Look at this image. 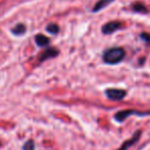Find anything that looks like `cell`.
Here are the masks:
<instances>
[{
  "mask_svg": "<svg viewBox=\"0 0 150 150\" xmlns=\"http://www.w3.org/2000/svg\"><path fill=\"white\" fill-rule=\"evenodd\" d=\"M126 57V50L120 46L107 48L102 53V60L105 64L115 65L122 62Z\"/></svg>",
  "mask_w": 150,
  "mask_h": 150,
  "instance_id": "6da1fadb",
  "label": "cell"
},
{
  "mask_svg": "<svg viewBox=\"0 0 150 150\" xmlns=\"http://www.w3.org/2000/svg\"><path fill=\"white\" fill-rule=\"evenodd\" d=\"M131 115H137V117H147L150 115V110L148 111H140L136 109H126V110H119L115 113L113 119L117 122H124Z\"/></svg>",
  "mask_w": 150,
  "mask_h": 150,
  "instance_id": "7a4b0ae2",
  "label": "cell"
},
{
  "mask_svg": "<svg viewBox=\"0 0 150 150\" xmlns=\"http://www.w3.org/2000/svg\"><path fill=\"white\" fill-rule=\"evenodd\" d=\"M105 96L111 101H122L126 98L127 91L119 88H108L104 91Z\"/></svg>",
  "mask_w": 150,
  "mask_h": 150,
  "instance_id": "3957f363",
  "label": "cell"
},
{
  "mask_svg": "<svg viewBox=\"0 0 150 150\" xmlns=\"http://www.w3.org/2000/svg\"><path fill=\"white\" fill-rule=\"evenodd\" d=\"M122 28V24L119 21H111L106 24H104L101 28V33L103 35H110L115 33L117 31L120 30Z\"/></svg>",
  "mask_w": 150,
  "mask_h": 150,
  "instance_id": "277c9868",
  "label": "cell"
},
{
  "mask_svg": "<svg viewBox=\"0 0 150 150\" xmlns=\"http://www.w3.org/2000/svg\"><path fill=\"white\" fill-rule=\"evenodd\" d=\"M59 54V50L55 47H47L38 57L39 62H44L45 60L50 59V58H54Z\"/></svg>",
  "mask_w": 150,
  "mask_h": 150,
  "instance_id": "5b68a950",
  "label": "cell"
},
{
  "mask_svg": "<svg viewBox=\"0 0 150 150\" xmlns=\"http://www.w3.org/2000/svg\"><path fill=\"white\" fill-rule=\"evenodd\" d=\"M141 135H142V131L141 130L136 131V132L134 133V135L132 136V138H130L129 140L125 141V142L122 143V146H120V148H117V150H128L129 148H131L133 145H135L139 140H140Z\"/></svg>",
  "mask_w": 150,
  "mask_h": 150,
  "instance_id": "8992f818",
  "label": "cell"
},
{
  "mask_svg": "<svg viewBox=\"0 0 150 150\" xmlns=\"http://www.w3.org/2000/svg\"><path fill=\"white\" fill-rule=\"evenodd\" d=\"M131 10L133 12H136V13H142V14L143 13L147 14L149 12L147 6L144 3H142V2H134L132 4V6H131Z\"/></svg>",
  "mask_w": 150,
  "mask_h": 150,
  "instance_id": "52a82bcc",
  "label": "cell"
},
{
  "mask_svg": "<svg viewBox=\"0 0 150 150\" xmlns=\"http://www.w3.org/2000/svg\"><path fill=\"white\" fill-rule=\"evenodd\" d=\"M35 42L39 47H47L50 43V40L43 34H38L35 36Z\"/></svg>",
  "mask_w": 150,
  "mask_h": 150,
  "instance_id": "ba28073f",
  "label": "cell"
},
{
  "mask_svg": "<svg viewBox=\"0 0 150 150\" xmlns=\"http://www.w3.org/2000/svg\"><path fill=\"white\" fill-rule=\"evenodd\" d=\"M112 2H115V0H99L96 4L92 7V12H99L100 10H102L103 8H105L106 6H108L109 4H111Z\"/></svg>",
  "mask_w": 150,
  "mask_h": 150,
  "instance_id": "9c48e42d",
  "label": "cell"
},
{
  "mask_svg": "<svg viewBox=\"0 0 150 150\" xmlns=\"http://www.w3.org/2000/svg\"><path fill=\"white\" fill-rule=\"evenodd\" d=\"M27 31V27L25 24H22V23H20V24L16 25L14 28L11 29V33L13 34V35H16V36H20V35H23V34H25Z\"/></svg>",
  "mask_w": 150,
  "mask_h": 150,
  "instance_id": "30bf717a",
  "label": "cell"
},
{
  "mask_svg": "<svg viewBox=\"0 0 150 150\" xmlns=\"http://www.w3.org/2000/svg\"><path fill=\"white\" fill-rule=\"evenodd\" d=\"M46 31H47L49 34L56 35V34L59 33L60 29H59V27H58L57 24H54V23H52V24H49L47 27H46Z\"/></svg>",
  "mask_w": 150,
  "mask_h": 150,
  "instance_id": "8fae6325",
  "label": "cell"
},
{
  "mask_svg": "<svg viewBox=\"0 0 150 150\" xmlns=\"http://www.w3.org/2000/svg\"><path fill=\"white\" fill-rule=\"evenodd\" d=\"M139 37H140V39L142 40L145 44L150 46V34L149 33H147V32H141Z\"/></svg>",
  "mask_w": 150,
  "mask_h": 150,
  "instance_id": "7c38bea8",
  "label": "cell"
},
{
  "mask_svg": "<svg viewBox=\"0 0 150 150\" xmlns=\"http://www.w3.org/2000/svg\"><path fill=\"white\" fill-rule=\"evenodd\" d=\"M23 150H35V142L33 140H28L23 145Z\"/></svg>",
  "mask_w": 150,
  "mask_h": 150,
  "instance_id": "4fadbf2b",
  "label": "cell"
},
{
  "mask_svg": "<svg viewBox=\"0 0 150 150\" xmlns=\"http://www.w3.org/2000/svg\"><path fill=\"white\" fill-rule=\"evenodd\" d=\"M0 146H1V143H0Z\"/></svg>",
  "mask_w": 150,
  "mask_h": 150,
  "instance_id": "5bb4252c",
  "label": "cell"
}]
</instances>
